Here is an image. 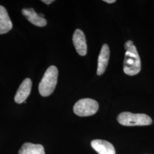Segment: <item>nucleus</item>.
I'll use <instances>...</instances> for the list:
<instances>
[{
    "mask_svg": "<svg viewBox=\"0 0 154 154\" xmlns=\"http://www.w3.org/2000/svg\"><path fill=\"white\" fill-rule=\"evenodd\" d=\"M18 154H45L44 147L38 144L24 143L20 149Z\"/></svg>",
    "mask_w": 154,
    "mask_h": 154,
    "instance_id": "obj_11",
    "label": "nucleus"
},
{
    "mask_svg": "<svg viewBox=\"0 0 154 154\" xmlns=\"http://www.w3.org/2000/svg\"><path fill=\"white\" fill-rule=\"evenodd\" d=\"M58 75L57 68L55 66H50L39 85V92L41 95L48 97L53 93L57 83Z\"/></svg>",
    "mask_w": 154,
    "mask_h": 154,
    "instance_id": "obj_2",
    "label": "nucleus"
},
{
    "mask_svg": "<svg viewBox=\"0 0 154 154\" xmlns=\"http://www.w3.org/2000/svg\"><path fill=\"white\" fill-rule=\"evenodd\" d=\"M22 14L25 17L28 21L35 26L44 27L47 24L46 19L38 14L33 8H24L22 10Z\"/></svg>",
    "mask_w": 154,
    "mask_h": 154,
    "instance_id": "obj_9",
    "label": "nucleus"
},
{
    "mask_svg": "<svg viewBox=\"0 0 154 154\" xmlns=\"http://www.w3.org/2000/svg\"><path fill=\"white\" fill-rule=\"evenodd\" d=\"M110 58V49L109 46L104 44L102 46V49L99 54L98 60V68L97 73L98 75H102L108 65L109 60Z\"/></svg>",
    "mask_w": 154,
    "mask_h": 154,
    "instance_id": "obj_7",
    "label": "nucleus"
},
{
    "mask_svg": "<svg viewBox=\"0 0 154 154\" xmlns=\"http://www.w3.org/2000/svg\"><path fill=\"white\" fill-rule=\"evenodd\" d=\"M104 1L108 4H112L116 2V0H104Z\"/></svg>",
    "mask_w": 154,
    "mask_h": 154,
    "instance_id": "obj_14",
    "label": "nucleus"
},
{
    "mask_svg": "<svg viewBox=\"0 0 154 154\" xmlns=\"http://www.w3.org/2000/svg\"><path fill=\"white\" fill-rule=\"evenodd\" d=\"M13 27V24L5 8L0 5V34L8 33Z\"/></svg>",
    "mask_w": 154,
    "mask_h": 154,
    "instance_id": "obj_10",
    "label": "nucleus"
},
{
    "mask_svg": "<svg viewBox=\"0 0 154 154\" xmlns=\"http://www.w3.org/2000/svg\"><path fill=\"white\" fill-rule=\"evenodd\" d=\"M133 45H134V44H133V42H132V41H127L125 43V49L126 50L127 49H128L129 47H130L131 46H132Z\"/></svg>",
    "mask_w": 154,
    "mask_h": 154,
    "instance_id": "obj_12",
    "label": "nucleus"
},
{
    "mask_svg": "<svg viewBox=\"0 0 154 154\" xmlns=\"http://www.w3.org/2000/svg\"><path fill=\"white\" fill-rule=\"evenodd\" d=\"M118 122L123 126H148L152 121L149 116L144 114H134L130 112H123L117 118Z\"/></svg>",
    "mask_w": 154,
    "mask_h": 154,
    "instance_id": "obj_3",
    "label": "nucleus"
},
{
    "mask_svg": "<svg viewBox=\"0 0 154 154\" xmlns=\"http://www.w3.org/2000/svg\"><path fill=\"white\" fill-rule=\"evenodd\" d=\"M32 82L30 79H25L20 85L14 97V100L17 103L21 104L25 102L30 95L32 90Z\"/></svg>",
    "mask_w": 154,
    "mask_h": 154,
    "instance_id": "obj_6",
    "label": "nucleus"
},
{
    "mask_svg": "<svg viewBox=\"0 0 154 154\" xmlns=\"http://www.w3.org/2000/svg\"><path fill=\"white\" fill-rule=\"evenodd\" d=\"M91 147L99 154H116L113 145L104 140L95 139L91 143Z\"/></svg>",
    "mask_w": 154,
    "mask_h": 154,
    "instance_id": "obj_8",
    "label": "nucleus"
},
{
    "mask_svg": "<svg viewBox=\"0 0 154 154\" xmlns=\"http://www.w3.org/2000/svg\"><path fill=\"white\" fill-rule=\"evenodd\" d=\"M98 102L93 99L84 98L79 100L74 106V112L79 116H88L95 114L98 110Z\"/></svg>",
    "mask_w": 154,
    "mask_h": 154,
    "instance_id": "obj_4",
    "label": "nucleus"
},
{
    "mask_svg": "<svg viewBox=\"0 0 154 154\" xmlns=\"http://www.w3.org/2000/svg\"><path fill=\"white\" fill-rule=\"evenodd\" d=\"M39 15L41 17H42V18H45V16L44 15V14H42V13H40V14H39Z\"/></svg>",
    "mask_w": 154,
    "mask_h": 154,
    "instance_id": "obj_15",
    "label": "nucleus"
},
{
    "mask_svg": "<svg viewBox=\"0 0 154 154\" xmlns=\"http://www.w3.org/2000/svg\"><path fill=\"white\" fill-rule=\"evenodd\" d=\"M72 42L77 50V53L80 55L84 56L87 54V44L84 33L80 29H77L72 36Z\"/></svg>",
    "mask_w": 154,
    "mask_h": 154,
    "instance_id": "obj_5",
    "label": "nucleus"
},
{
    "mask_svg": "<svg viewBox=\"0 0 154 154\" xmlns=\"http://www.w3.org/2000/svg\"><path fill=\"white\" fill-rule=\"evenodd\" d=\"M123 62V71L128 75L138 74L141 69V62L134 45L127 49Z\"/></svg>",
    "mask_w": 154,
    "mask_h": 154,
    "instance_id": "obj_1",
    "label": "nucleus"
},
{
    "mask_svg": "<svg viewBox=\"0 0 154 154\" xmlns=\"http://www.w3.org/2000/svg\"><path fill=\"white\" fill-rule=\"evenodd\" d=\"M42 2H44L45 4H47V5H49L50 4L53 3V2H54V0H42Z\"/></svg>",
    "mask_w": 154,
    "mask_h": 154,
    "instance_id": "obj_13",
    "label": "nucleus"
}]
</instances>
